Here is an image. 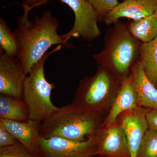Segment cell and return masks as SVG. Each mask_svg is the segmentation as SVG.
Here are the masks:
<instances>
[{"label": "cell", "mask_w": 157, "mask_h": 157, "mask_svg": "<svg viewBox=\"0 0 157 157\" xmlns=\"http://www.w3.org/2000/svg\"><path fill=\"white\" fill-rule=\"evenodd\" d=\"M24 14L19 17L18 25L14 31L20 45L17 58L21 63L26 76L34 65L43 57L48 50L55 45H62L67 48L73 47L65 42L57 33L59 27L58 21L51 11H45L41 16H36L34 21L29 20V14L33 9L23 4Z\"/></svg>", "instance_id": "cell-1"}, {"label": "cell", "mask_w": 157, "mask_h": 157, "mask_svg": "<svg viewBox=\"0 0 157 157\" xmlns=\"http://www.w3.org/2000/svg\"><path fill=\"white\" fill-rule=\"evenodd\" d=\"M105 117L87 111L73 103L58 107L41 124L40 135L43 138L58 137L82 141L99 134Z\"/></svg>", "instance_id": "cell-2"}, {"label": "cell", "mask_w": 157, "mask_h": 157, "mask_svg": "<svg viewBox=\"0 0 157 157\" xmlns=\"http://www.w3.org/2000/svg\"><path fill=\"white\" fill-rule=\"evenodd\" d=\"M141 43L132 36L128 24L119 20L106 32L103 50L93 57L99 66L123 82L131 75L132 66L139 60Z\"/></svg>", "instance_id": "cell-3"}, {"label": "cell", "mask_w": 157, "mask_h": 157, "mask_svg": "<svg viewBox=\"0 0 157 157\" xmlns=\"http://www.w3.org/2000/svg\"><path fill=\"white\" fill-rule=\"evenodd\" d=\"M122 82L110 71L99 66L93 76L82 78L73 103L87 111L106 117Z\"/></svg>", "instance_id": "cell-4"}, {"label": "cell", "mask_w": 157, "mask_h": 157, "mask_svg": "<svg viewBox=\"0 0 157 157\" xmlns=\"http://www.w3.org/2000/svg\"><path fill=\"white\" fill-rule=\"evenodd\" d=\"M63 46L57 45L51 51L48 52L34 65L26 77L22 99L28 108L29 119L31 120L43 122L58 108L51 100L52 92L56 85L48 82L45 78L44 64L50 55L60 50Z\"/></svg>", "instance_id": "cell-5"}, {"label": "cell", "mask_w": 157, "mask_h": 157, "mask_svg": "<svg viewBox=\"0 0 157 157\" xmlns=\"http://www.w3.org/2000/svg\"><path fill=\"white\" fill-rule=\"evenodd\" d=\"M50 0H44V5ZM73 10L75 20L73 28L67 33L62 35L66 42L71 38L81 37L87 42L98 39L101 31L98 25L99 17L95 10L88 0H59Z\"/></svg>", "instance_id": "cell-6"}, {"label": "cell", "mask_w": 157, "mask_h": 157, "mask_svg": "<svg viewBox=\"0 0 157 157\" xmlns=\"http://www.w3.org/2000/svg\"><path fill=\"white\" fill-rule=\"evenodd\" d=\"M99 133L82 141L58 137L45 138L41 137L39 147L41 155L45 157H96L98 155Z\"/></svg>", "instance_id": "cell-7"}, {"label": "cell", "mask_w": 157, "mask_h": 157, "mask_svg": "<svg viewBox=\"0 0 157 157\" xmlns=\"http://www.w3.org/2000/svg\"><path fill=\"white\" fill-rule=\"evenodd\" d=\"M25 75L17 58L9 56L0 51V94L22 98Z\"/></svg>", "instance_id": "cell-8"}, {"label": "cell", "mask_w": 157, "mask_h": 157, "mask_svg": "<svg viewBox=\"0 0 157 157\" xmlns=\"http://www.w3.org/2000/svg\"><path fill=\"white\" fill-rule=\"evenodd\" d=\"M126 136L130 157H136L141 142L149 129L146 118V109L129 110L118 118Z\"/></svg>", "instance_id": "cell-9"}, {"label": "cell", "mask_w": 157, "mask_h": 157, "mask_svg": "<svg viewBox=\"0 0 157 157\" xmlns=\"http://www.w3.org/2000/svg\"><path fill=\"white\" fill-rule=\"evenodd\" d=\"M98 155L106 157H130L126 136L119 118L111 126L103 127L99 133Z\"/></svg>", "instance_id": "cell-10"}, {"label": "cell", "mask_w": 157, "mask_h": 157, "mask_svg": "<svg viewBox=\"0 0 157 157\" xmlns=\"http://www.w3.org/2000/svg\"><path fill=\"white\" fill-rule=\"evenodd\" d=\"M0 123L31 154L35 156L41 155L39 140L42 123L29 119L20 122L2 119Z\"/></svg>", "instance_id": "cell-11"}, {"label": "cell", "mask_w": 157, "mask_h": 157, "mask_svg": "<svg viewBox=\"0 0 157 157\" xmlns=\"http://www.w3.org/2000/svg\"><path fill=\"white\" fill-rule=\"evenodd\" d=\"M157 13V0H124L107 14L106 25L114 24L121 18L137 20Z\"/></svg>", "instance_id": "cell-12"}, {"label": "cell", "mask_w": 157, "mask_h": 157, "mask_svg": "<svg viewBox=\"0 0 157 157\" xmlns=\"http://www.w3.org/2000/svg\"><path fill=\"white\" fill-rule=\"evenodd\" d=\"M137 96L133 86L132 73L123 81L113 101L110 110L104 119L103 127L111 126L116 122L120 116L125 111L139 109Z\"/></svg>", "instance_id": "cell-13"}, {"label": "cell", "mask_w": 157, "mask_h": 157, "mask_svg": "<svg viewBox=\"0 0 157 157\" xmlns=\"http://www.w3.org/2000/svg\"><path fill=\"white\" fill-rule=\"evenodd\" d=\"M131 73L138 106L157 109V88L147 77L139 60L132 66Z\"/></svg>", "instance_id": "cell-14"}, {"label": "cell", "mask_w": 157, "mask_h": 157, "mask_svg": "<svg viewBox=\"0 0 157 157\" xmlns=\"http://www.w3.org/2000/svg\"><path fill=\"white\" fill-rule=\"evenodd\" d=\"M0 119L20 122L28 121L29 109L23 99L0 94Z\"/></svg>", "instance_id": "cell-15"}, {"label": "cell", "mask_w": 157, "mask_h": 157, "mask_svg": "<svg viewBox=\"0 0 157 157\" xmlns=\"http://www.w3.org/2000/svg\"><path fill=\"white\" fill-rule=\"evenodd\" d=\"M139 61L144 74L157 88V36L150 42H142Z\"/></svg>", "instance_id": "cell-16"}, {"label": "cell", "mask_w": 157, "mask_h": 157, "mask_svg": "<svg viewBox=\"0 0 157 157\" xmlns=\"http://www.w3.org/2000/svg\"><path fill=\"white\" fill-rule=\"evenodd\" d=\"M132 36L142 42H150L157 36V13L128 24Z\"/></svg>", "instance_id": "cell-17"}, {"label": "cell", "mask_w": 157, "mask_h": 157, "mask_svg": "<svg viewBox=\"0 0 157 157\" xmlns=\"http://www.w3.org/2000/svg\"><path fill=\"white\" fill-rule=\"evenodd\" d=\"M0 47L1 50L9 56L17 58L19 55V42L6 21L2 17L0 18Z\"/></svg>", "instance_id": "cell-18"}, {"label": "cell", "mask_w": 157, "mask_h": 157, "mask_svg": "<svg viewBox=\"0 0 157 157\" xmlns=\"http://www.w3.org/2000/svg\"><path fill=\"white\" fill-rule=\"evenodd\" d=\"M136 157H157V131L148 129Z\"/></svg>", "instance_id": "cell-19"}, {"label": "cell", "mask_w": 157, "mask_h": 157, "mask_svg": "<svg viewBox=\"0 0 157 157\" xmlns=\"http://www.w3.org/2000/svg\"><path fill=\"white\" fill-rule=\"evenodd\" d=\"M93 6L99 17V21H104L107 14L119 4L118 0H88Z\"/></svg>", "instance_id": "cell-20"}, {"label": "cell", "mask_w": 157, "mask_h": 157, "mask_svg": "<svg viewBox=\"0 0 157 157\" xmlns=\"http://www.w3.org/2000/svg\"><path fill=\"white\" fill-rule=\"evenodd\" d=\"M0 157H35L21 144L0 147Z\"/></svg>", "instance_id": "cell-21"}, {"label": "cell", "mask_w": 157, "mask_h": 157, "mask_svg": "<svg viewBox=\"0 0 157 157\" xmlns=\"http://www.w3.org/2000/svg\"><path fill=\"white\" fill-rule=\"evenodd\" d=\"M18 142L14 136L0 123V147L11 146Z\"/></svg>", "instance_id": "cell-22"}, {"label": "cell", "mask_w": 157, "mask_h": 157, "mask_svg": "<svg viewBox=\"0 0 157 157\" xmlns=\"http://www.w3.org/2000/svg\"><path fill=\"white\" fill-rule=\"evenodd\" d=\"M146 118L149 129L157 131V109H146Z\"/></svg>", "instance_id": "cell-23"}, {"label": "cell", "mask_w": 157, "mask_h": 157, "mask_svg": "<svg viewBox=\"0 0 157 157\" xmlns=\"http://www.w3.org/2000/svg\"><path fill=\"white\" fill-rule=\"evenodd\" d=\"M24 5H27L32 9L35 7L42 6V2L44 0H22Z\"/></svg>", "instance_id": "cell-24"}, {"label": "cell", "mask_w": 157, "mask_h": 157, "mask_svg": "<svg viewBox=\"0 0 157 157\" xmlns=\"http://www.w3.org/2000/svg\"><path fill=\"white\" fill-rule=\"evenodd\" d=\"M35 157H45L43 156H42V155H39V156H35Z\"/></svg>", "instance_id": "cell-25"}, {"label": "cell", "mask_w": 157, "mask_h": 157, "mask_svg": "<svg viewBox=\"0 0 157 157\" xmlns=\"http://www.w3.org/2000/svg\"><path fill=\"white\" fill-rule=\"evenodd\" d=\"M96 157H106L103 156L98 155V156H96Z\"/></svg>", "instance_id": "cell-26"}, {"label": "cell", "mask_w": 157, "mask_h": 157, "mask_svg": "<svg viewBox=\"0 0 157 157\" xmlns=\"http://www.w3.org/2000/svg\"><path fill=\"white\" fill-rule=\"evenodd\" d=\"M123 1H124V0H123Z\"/></svg>", "instance_id": "cell-27"}]
</instances>
